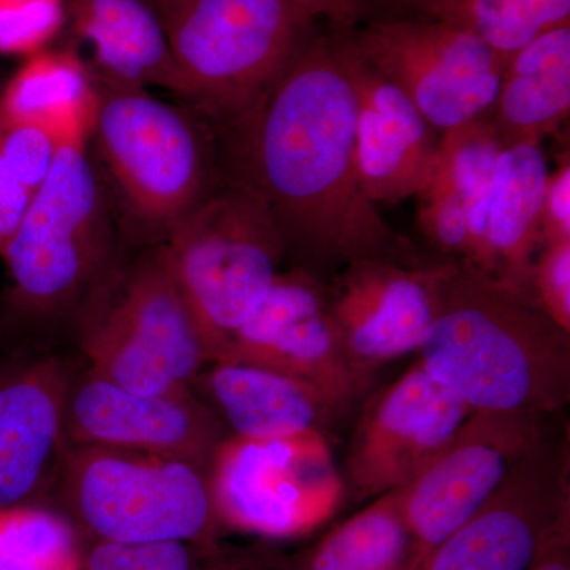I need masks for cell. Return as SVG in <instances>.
Masks as SVG:
<instances>
[{"label":"cell","instance_id":"obj_1","mask_svg":"<svg viewBox=\"0 0 570 570\" xmlns=\"http://www.w3.org/2000/svg\"><path fill=\"white\" fill-rule=\"evenodd\" d=\"M355 118L343 47L316 37L249 111L214 134L219 175L264 204L285 253L313 273L362 258L412 262L406 238L360 186Z\"/></svg>","mask_w":570,"mask_h":570},{"label":"cell","instance_id":"obj_2","mask_svg":"<svg viewBox=\"0 0 570 570\" xmlns=\"http://www.w3.org/2000/svg\"><path fill=\"white\" fill-rule=\"evenodd\" d=\"M419 352L430 376L474 411L551 415L569 403L570 333L528 292L463 258L441 264Z\"/></svg>","mask_w":570,"mask_h":570},{"label":"cell","instance_id":"obj_3","mask_svg":"<svg viewBox=\"0 0 570 570\" xmlns=\"http://www.w3.org/2000/svg\"><path fill=\"white\" fill-rule=\"evenodd\" d=\"M97 91L92 160L119 230L129 245H163L219 179L213 127L146 89Z\"/></svg>","mask_w":570,"mask_h":570},{"label":"cell","instance_id":"obj_4","mask_svg":"<svg viewBox=\"0 0 570 570\" xmlns=\"http://www.w3.org/2000/svg\"><path fill=\"white\" fill-rule=\"evenodd\" d=\"M119 253L78 307L91 370L132 392L181 395L209 365L164 245Z\"/></svg>","mask_w":570,"mask_h":570},{"label":"cell","instance_id":"obj_5","mask_svg":"<svg viewBox=\"0 0 570 570\" xmlns=\"http://www.w3.org/2000/svg\"><path fill=\"white\" fill-rule=\"evenodd\" d=\"M189 89V108L217 129L249 111L316 40L292 0H149Z\"/></svg>","mask_w":570,"mask_h":570},{"label":"cell","instance_id":"obj_6","mask_svg":"<svg viewBox=\"0 0 570 570\" xmlns=\"http://www.w3.org/2000/svg\"><path fill=\"white\" fill-rule=\"evenodd\" d=\"M121 239L88 146H59L50 174L2 253L11 309L41 318L80 307L121 253Z\"/></svg>","mask_w":570,"mask_h":570},{"label":"cell","instance_id":"obj_7","mask_svg":"<svg viewBox=\"0 0 570 570\" xmlns=\"http://www.w3.org/2000/svg\"><path fill=\"white\" fill-rule=\"evenodd\" d=\"M163 245L209 363H216L283 272V236L255 195L219 175Z\"/></svg>","mask_w":570,"mask_h":570},{"label":"cell","instance_id":"obj_8","mask_svg":"<svg viewBox=\"0 0 570 570\" xmlns=\"http://www.w3.org/2000/svg\"><path fill=\"white\" fill-rule=\"evenodd\" d=\"M58 482L71 515L97 540L216 547L223 524L209 469L137 450L70 444Z\"/></svg>","mask_w":570,"mask_h":570},{"label":"cell","instance_id":"obj_9","mask_svg":"<svg viewBox=\"0 0 570 570\" xmlns=\"http://www.w3.org/2000/svg\"><path fill=\"white\" fill-rule=\"evenodd\" d=\"M209 485L223 527L266 539L316 530L346 490L318 431L265 441L228 436L214 455Z\"/></svg>","mask_w":570,"mask_h":570},{"label":"cell","instance_id":"obj_10","mask_svg":"<svg viewBox=\"0 0 570 570\" xmlns=\"http://www.w3.org/2000/svg\"><path fill=\"white\" fill-rule=\"evenodd\" d=\"M346 41L441 132L489 115L508 63L466 29L426 18L370 22Z\"/></svg>","mask_w":570,"mask_h":570},{"label":"cell","instance_id":"obj_11","mask_svg":"<svg viewBox=\"0 0 570 570\" xmlns=\"http://www.w3.org/2000/svg\"><path fill=\"white\" fill-rule=\"evenodd\" d=\"M546 417L524 411H474L438 455L401 487L412 570L422 569L439 543L466 523L510 471L549 436Z\"/></svg>","mask_w":570,"mask_h":570},{"label":"cell","instance_id":"obj_12","mask_svg":"<svg viewBox=\"0 0 570 570\" xmlns=\"http://www.w3.org/2000/svg\"><path fill=\"white\" fill-rule=\"evenodd\" d=\"M569 450L568 431L540 441L420 570H530L570 505Z\"/></svg>","mask_w":570,"mask_h":570},{"label":"cell","instance_id":"obj_13","mask_svg":"<svg viewBox=\"0 0 570 570\" xmlns=\"http://www.w3.org/2000/svg\"><path fill=\"white\" fill-rule=\"evenodd\" d=\"M474 409L417 360L367 404L344 466L356 501L407 485Z\"/></svg>","mask_w":570,"mask_h":570},{"label":"cell","instance_id":"obj_14","mask_svg":"<svg viewBox=\"0 0 570 570\" xmlns=\"http://www.w3.org/2000/svg\"><path fill=\"white\" fill-rule=\"evenodd\" d=\"M216 363H245L303 379L341 407L365 384L341 344L324 283L303 266L277 275L265 302Z\"/></svg>","mask_w":570,"mask_h":570},{"label":"cell","instance_id":"obj_15","mask_svg":"<svg viewBox=\"0 0 570 570\" xmlns=\"http://www.w3.org/2000/svg\"><path fill=\"white\" fill-rule=\"evenodd\" d=\"M66 431L73 445L137 450L206 469L228 438L193 390L181 395L132 392L92 370L71 379Z\"/></svg>","mask_w":570,"mask_h":570},{"label":"cell","instance_id":"obj_16","mask_svg":"<svg viewBox=\"0 0 570 570\" xmlns=\"http://www.w3.org/2000/svg\"><path fill=\"white\" fill-rule=\"evenodd\" d=\"M439 269L362 258L326 287L341 344L363 381L382 363L420 351L436 313Z\"/></svg>","mask_w":570,"mask_h":570},{"label":"cell","instance_id":"obj_17","mask_svg":"<svg viewBox=\"0 0 570 570\" xmlns=\"http://www.w3.org/2000/svg\"><path fill=\"white\" fill-rule=\"evenodd\" d=\"M69 366L56 356L0 366V509L39 504L67 450Z\"/></svg>","mask_w":570,"mask_h":570},{"label":"cell","instance_id":"obj_18","mask_svg":"<svg viewBox=\"0 0 570 570\" xmlns=\"http://www.w3.org/2000/svg\"><path fill=\"white\" fill-rule=\"evenodd\" d=\"M356 96L355 168L374 205L417 197L436 168V129L395 85L341 43Z\"/></svg>","mask_w":570,"mask_h":570},{"label":"cell","instance_id":"obj_19","mask_svg":"<svg viewBox=\"0 0 570 570\" xmlns=\"http://www.w3.org/2000/svg\"><path fill=\"white\" fill-rule=\"evenodd\" d=\"M67 26L73 47L88 50L82 59L97 86H156L189 102L186 78L149 0H67Z\"/></svg>","mask_w":570,"mask_h":570},{"label":"cell","instance_id":"obj_20","mask_svg":"<svg viewBox=\"0 0 570 570\" xmlns=\"http://www.w3.org/2000/svg\"><path fill=\"white\" fill-rule=\"evenodd\" d=\"M190 389L209 397L234 436L254 441L324 433L341 409L311 382L245 363H209Z\"/></svg>","mask_w":570,"mask_h":570},{"label":"cell","instance_id":"obj_21","mask_svg":"<svg viewBox=\"0 0 570 570\" xmlns=\"http://www.w3.org/2000/svg\"><path fill=\"white\" fill-rule=\"evenodd\" d=\"M549 171L540 145L517 141L502 148L475 265L530 295L532 265L542 249L540 212Z\"/></svg>","mask_w":570,"mask_h":570},{"label":"cell","instance_id":"obj_22","mask_svg":"<svg viewBox=\"0 0 570 570\" xmlns=\"http://www.w3.org/2000/svg\"><path fill=\"white\" fill-rule=\"evenodd\" d=\"M97 108L99 91L73 45L28 56L0 92L3 116L39 127L59 146H88Z\"/></svg>","mask_w":570,"mask_h":570},{"label":"cell","instance_id":"obj_23","mask_svg":"<svg viewBox=\"0 0 570 570\" xmlns=\"http://www.w3.org/2000/svg\"><path fill=\"white\" fill-rule=\"evenodd\" d=\"M570 111V24L540 33L513 52L489 112L504 145H540Z\"/></svg>","mask_w":570,"mask_h":570},{"label":"cell","instance_id":"obj_24","mask_svg":"<svg viewBox=\"0 0 570 570\" xmlns=\"http://www.w3.org/2000/svg\"><path fill=\"white\" fill-rule=\"evenodd\" d=\"M401 489L374 499L309 549L279 557L283 570H412Z\"/></svg>","mask_w":570,"mask_h":570},{"label":"cell","instance_id":"obj_25","mask_svg":"<svg viewBox=\"0 0 570 570\" xmlns=\"http://www.w3.org/2000/svg\"><path fill=\"white\" fill-rule=\"evenodd\" d=\"M489 116L442 132L433 176L460 195L466 209L469 255L478 265L498 159L504 148Z\"/></svg>","mask_w":570,"mask_h":570},{"label":"cell","instance_id":"obj_26","mask_svg":"<svg viewBox=\"0 0 570 570\" xmlns=\"http://www.w3.org/2000/svg\"><path fill=\"white\" fill-rule=\"evenodd\" d=\"M0 570H85L73 524L39 504L0 509Z\"/></svg>","mask_w":570,"mask_h":570},{"label":"cell","instance_id":"obj_27","mask_svg":"<svg viewBox=\"0 0 570 570\" xmlns=\"http://www.w3.org/2000/svg\"><path fill=\"white\" fill-rule=\"evenodd\" d=\"M442 21L474 33L505 62L542 33L527 0H461Z\"/></svg>","mask_w":570,"mask_h":570},{"label":"cell","instance_id":"obj_28","mask_svg":"<svg viewBox=\"0 0 570 570\" xmlns=\"http://www.w3.org/2000/svg\"><path fill=\"white\" fill-rule=\"evenodd\" d=\"M67 26V0H0V56L28 58Z\"/></svg>","mask_w":570,"mask_h":570},{"label":"cell","instance_id":"obj_29","mask_svg":"<svg viewBox=\"0 0 570 570\" xmlns=\"http://www.w3.org/2000/svg\"><path fill=\"white\" fill-rule=\"evenodd\" d=\"M202 547L187 542L121 543L97 540L82 554L85 570H198ZM209 550V549H208Z\"/></svg>","mask_w":570,"mask_h":570},{"label":"cell","instance_id":"obj_30","mask_svg":"<svg viewBox=\"0 0 570 570\" xmlns=\"http://www.w3.org/2000/svg\"><path fill=\"white\" fill-rule=\"evenodd\" d=\"M417 198L420 232L442 253L466 261L468 219L460 195L436 176H431L430 183Z\"/></svg>","mask_w":570,"mask_h":570},{"label":"cell","instance_id":"obj_31","mask_svg":"<svg viewBox=\"0 0 570 570\" xmlns=\"http://www.w3.org/2000/svg\"><path fill=\"white\" fill-rule=\"evenodd\" d=\"M58 149L50 134L31 124L11 121L0 111V156L29 193L36 194L47 179Z\"/></svg>","mask_w":570,"mask_h":570},{"label":"cell","instance_id":"obj_32","mask_svg":"<svg viewBox=\"0 0 570 570\" xmlns=\"http://www.w3.org/2000/svg\"><path fill=\"white\" fill-rule=\"evenodd\" d=\"M530 292L538 305L570 333V239L550 243L539 250Z\"/></svg>","mask_w":570,"mask_h":570},{"label":"cell","instance_id":"obj_33","mask_svg":"<svg viewBox=\"0 0 570 570\" xmlns=\"http://www.w3.org/2000/svg\"><path fill=\"white\" fill-rule=\"evenodd\" d=\"M542 247L570 239V160L566 153L547 176L542 212H540Z\"/></svg>","mask_w":570,"mask_h":570},{"label":"cell","instance_id":"obj_34","mask_svg":"<svg viewBox=\"0 0 570 570\" xmlns=\"http://www.w3.org/2000/svg\"><path fill=\"white\" fill-rule=\"evenodd\" d=\"M32 197L33 194L14 178L9 165L0 156V255L21 224Z\"/></svg>","mask_w":570,"mask_h":570},{"label":"cell","instance_id":"obj_35","mask_svg":"<svg viewBox=\"0 0 570 570\" xmlns=\"http://www.w3.org/2000/svg\"><path fill=\"white\" fill-rule=\"evenodd\" d=\"M530 570H570V505L554 523Z\"/></svg>","mask_w":570,"mask_h":570},{"label":"cell","instance_id":"obj_36","mask_svg":"<svg viewBox=\"0 0 570 570\" xmlns=\"http://www.w3.org/2000/svg\"><path fill=\"white\" fill-rule=\"evenodd\" d=\"M314 20L326 21L340 31L354 28L362 17L366 0H292Z\"/></svg>","mask_w":570,"mask_h":570},{"label":"cell","instance_id":"obj_37","mask_svg":"<svg viewBox=\"0 0 570 570\" xmlns=\"http://www.w3.org/2000/svg\"><path fill=\"white\" fill-rule=\"evenodd\" d=\"M198 570H283L279 557H253V554H224L213 549L206 553V564Z\"/></svg>","mask_w":570,"mask_h":570},{"label":"cell","instance_id":"obj_38","mask_svg":"<svg viewBox=\"0 0 570 570\" xmlns=\"http://www.w3.org/2000/svg\"><path fill=\"white\" fill-rule=\"evenodd\" d=\"M542 32L570 24V0H527Z\"/></svg>","mask_w":570,"mask_h":570},{"label":"cell","instance_id":"obj_39","mask_svg":"<svg viewBox=\"0 0 570 570\" xmlns=\"http://www.w3.org/2000/svg\"><path fill=\"white\" fill-rule=\"evenodd\" d=\"M389 2L415 11L426 20H445L461 0H389Z\"/></svg>","mask_w":570,"mask_h":570}]
</instances>
